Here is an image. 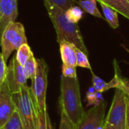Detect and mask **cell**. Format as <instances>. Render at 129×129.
<instances>
[{"mask_svg": "<svg viewBox=\"0 0 129 129\" xmlns=\"http://www.w3.org/2000/svg\"><path fill=\"white\" fill-rule=\"evenodd\" d=\"M44 4L56 31L57 42L65 41L72 43L88 55V51L78 24L69 22L65 16V11L61 8L45 2Z\"/></svg>", "mask_w": 129, "mask_h": 129, "instance_id": "6da1fadb", "label": "cell"}, {"mask_svg": "<svg viewBox=\"0 0 129 129\" xmlns=\"http://www.w3.org/2000/svg\"><path fill=\"white\" fill-rule=\"evenodd\" d=\"M60 107L75 126L84 116L85 112L82 104L77 78H65L61 76Z\"/></svg>", "mask_w": 129, "mask_h": 129, "instance_id": "7a4b0ae2", "label": "cell"}, {"mask_svg": "<svg viewBox=\"0 0 129 129\" xmlns=\"http://www.w3.org/2000/svg\"><path fill=\"white\" fill-rule=\"evenodd\" d=\"M12 99L23 129H37V115L30 88L23 86L19 92L12 94Z\"/></svg>", "mask_w": 129, "mask_h": 129, "instance_id": "3957f363", "label": "cell"}, {"mask_svg": "<svg viewBox=\"0 0 129 129\" xmlns=\"http://www.w3.org/2000/svg\"><path fill=\"white\" fill-rule=\"evenodd\" d=\"M37 60V70L34 79L32 80L30 92L35 107L42 113L47 111L46 91L48 85V66L44 59Z\"/></svg>", "mask_w": 129, "mask_h": 129, "instance_id": "277c9868", "label": "cell"}, {"mask_svg": "<svg viewBox=\"0 0 129 129\" xmlns=\"http://www.w3.org/2000/svg\"><path fill=\"white\" fill-rule=\"evenodd\" d=\"M27 43L25 29L19 22L11 23L0 36V45L2 54L5 62L8 60L11 53L17 50L22 45Z\"/></svg>", "mask_w": 129, "mask_h": 129, "instance_id": "5b68a950", "label": "cell"}, {"mask_svg": "<svg viewBox=\"0 0 129 129\" xmlns=\"http://www.w3.org/2000/svg\"><path fill=\"white\" fill-rule=\"evenodd\" d=\"M104 121L115 129H126V104L125 93L116 88L113 102Z\"/></svg>", "mask_w": 129, "mask_h": 129, "instance_id": "8992f818", "label": "cell"}, {"mask_svg": "<svg viewBox=\"0 0 129 129\" xmlns=\"http://www.w3.org/2000/svg\"><path fill=\"white\" fill-rule=\"evenodd\" d=\"M26 82L27 78L24 73L23 67L14 56L8 66L5 79V82L11 94L19 92L23 86L26 85Z\"/></svg>", "mask_w": 129, "mask_h": 129, "instance_id": "52a82bcc", "label": "cell"}, {"mask_svg": "<svg viewBox=\"0 0 129 129\" xmlns=\"http://www.w3.org/2000/svg\"><path fill=\"white\" fill-rule=\"evenodd\" d=\"M107 102L104 101L98 105L93 106L75 126V129H98L104 122Z\"/></svg>", "mask_w": 129, "mask_h": 129, "instance_id": "ba28073f", "label": "cell"}, {"mask_svg": "<svg viewBox=\"0 0 129 129\" xmlns=\"http://www.w3.org/2000/svg\"><path fill=\"white\" fill-rule=\"evenodd\" d=\"M15 110L12 94L5 82L0 85V129L4 127Z\"/></svg>", "mask_w": 129, "mask_h": 129, "instance_id": "9c48e42d", "label": "cell"}, {"mask_svg": "<svg viewBox=\"0 0 129 129\" xmlns=\"http://www.w3.org/2000/svg\"><path fill=\"white\" fill-rule=\"evenodd\" d=\"M0 36L11 23L17 17V0H0Z\"/></svg>", "mask_w": 129, "mask_h": 129, "instance_id": "30bf717a", "label": "cell"}, {"mask_svg": "<svg viewBox=\"0 0 129 129\" xmlns=\"http://www.w3.org/2000/svg\"><path fill=\"white\" fill-rule=\"evenodd\" d=\"M113 66H114L115 75H114V77L109 82H106L101 78L97 76L93 72H91V73H92V84H93V87L96 91L100 92V93H103L106 91H108L110 88H118V86L119 85L120 79L122 76L121 74L119 67V64H118L116 60H113Z\"/></svg>", "mask_w": 129, "mask_h": 129, "instance_id": "8fae6325", "label": "cell"}, {"mask_svg": "<svg viewBox=\"0 0 129 129\" xmlns=\"http://www.w3.org/2000/svg\"><path fill=\"white\" fill-rule=\"evenodd\" d=\"M60 45V53L63 64L76 67V47L68 42H61Z\"/></svg>", "mask_w": 129, "mask_h": 129, "instance_id": "7c38bea8", "label": "cell"}, {"mask_svg": "<svg viewBox=\"0 0 129 129\" xmlns=\"http://www.w3.org/2000/svg\"><path fill=\"white\" fill-rule=\"evenodd\" d=\"M116 10L119 14L129 20V2L127 0H97Z\"/></svg>", "mask_w": 129, "mask_h": 129, "instance_id": "4fadbf2b", "label": "cell"}, {"mask_svg": "<svg viewBox=\"0 0 129 129\" xmlns=\"http://www.w3.org/2000/svg\"><path fill=\"white\" fill-rule=\"evenodd\" d=\"M102 10L103 13L104 14V20H107V22L109 23L110 26L112 29H117L119 26V17H118V12L112 8L111 7L107 5L106 4L103 2H99Z\"/></svg>", "mask_w": 129, "mask_h": 129, "instance_id": "5bb4252c", "label": "cell"}, {"mask_svg": "<svg viewBox=\"0 0 129 129\" xmlns=\"http://www.w3.org/2000/svg\"><path fill=\"white\" fill-rule=\"evenodd\" d=\"M77 4L84 11L95 17L104 19L99 9L98 8L97 0H77Z\"/></svg>", "mask_w": 129, "mask_h": 129, "instance_id": "9a60e30c", "label": "cell"}, {"mask_svg": "<svg viewBox=\"0 0 129 129\" xmlns=\"http://www.w3.org/2000/svg\"><path fill=\"white\" fill-rule=\"evenodd\" d=\"M83 10L76 5L72 6L65 11V16L67 20L72 23H78L83 17Z\"/></svg>", "mask_w": 129, "mask_h": 129, "instance_id": "2e32d148", "label": "cell"}, {"mask_svg": "<svg viewBox=\"0 0 129 129\" xmlns=\"http://www.w3.org/2000/svg\"><path fill=\"white\" fill-rule=\"evenodd\" d=\"M23 67L27 79H30L31 80H33L36 76L37 70V60L35 58L33 54H32L29 57Z\"/></svg>", "mask_w": 129, "mask_h": 129, "instance_id": "e0dca14e", "label": "cell"}, {"mask_svg": "<svg viewBox=\"0 0 129 129\" xmlns=\"http://www.w3.org/2000/svg\"><path fill=\"white\" fill-rule=\"evenodd\" d=\"M33 54L30 47L29 46V45L27 43L22 45L17 50V53L14 55L17 60L18 61V63L23 67V65L25 64V63L26 62V60L29 59V57Z\"/></svg>", "mask_w": 129, "mask_h": 129, "instance_id": "ac0fdd59", "label": "cell"}, {"mask_svg": "<svg viewBox=\"0 0 129 129\" xmlns=\"http://www.w3.org/2000/svg\"><path fill=\"white\" fill-rule=\"evenodd\" d=\"M119 89H121L125 95V104H126V126L125 128L129 129V79L123 77Z\"/></svg>", "mask_w": 129, "mask_h": 129, "instance_id": "d6986e66", "label": "cell"}, {"mask_svg": "<svg viewBox=\"0 0 129 129\" xmlns=\"http://www.w3.org/2000/svg\"><path fill=\"white\" fill-rule=\"evenodd\" d=\"M2 129H23L20 116L15 110Z\"/></svg>", "mask_w": 129, "mask_h": 129, "instance_id": "ffe728a7", "label": "cell"}, {"mask_svg": "<svg viewBox=\"0 0 129 129\" xmlns=\"http://www.w3.org/2000/svg\"><path fill=\"white\" fill-rule=\"evenodd\" d=\"M76 67H80L82 68L88 69L92 72L91 64L89 63L88 55L85 54L81 50L76 48Z\"/></svg>", "mask_w": 129, "mask_h": 129, "instance_id": "44dd1931", "label": "cell"}, {"mask_svg": "<svg viewBox=\"0 0 129 129\" xmlns=\"http://www.w3.org/2000/svg\"><path fill=\"white\" fill-rule=\"evenodd\" d=\"M44 2L55 5L64 11L72 6H74L77 4V0H43Z\"/></svg>", "mask_w": 129, "mask_h": 129, "instance_id": "7402d4cb", "label": "cell"}, {"mask_svg": "<svg viewBox=\"0 0 129 129\" xmlns=\"http://www.w3.org/2000/svg\"><path fill=\"white\" fill-rule=\"evenodd\" d=\"M86 98H87V101H88V105L87 106H91V105L96 106V105H98L99 104L101 103L98 100V98H97V91H95V89L94 88L93 86L89 88L88 91H87Z\"/></svg>", "mask_w": 129, "mask_h": 129, "instance_id": "603a6c76", "label": "cell"}, {"mask_svg": "<svg viewBox=\"0 0 129 129\" xmlns=\"http://www.w3.org/2000/svg\"><path fill=\"white\" fill-rule=\"evenodd\" d=\"M61 68H62V76L65 78H71V79L77 78L76 67H71V66H67L62 64Z\"/></svg>", "mask_w": 129, "mask_h": 129, "instance_id": "cb8c5ba5", "label": "cell"}, {"mask_svg": "<svg viewBox=\"0 0 129 129\" xmlns=\"http://www.w3.org/2000/svg\"><path fill=\"white\" fill-rule=\"evenodd\" d=\"M59 129H75V125L72 123L63 111L60 110V122Z\"/></svg>", "mask_w": 129, "mask_h": 129, "instance_id": "d4e9b609", "label": "cell"}, {"mask_svg": "<svg viewBox=\"0 0 129 129\" xmlns=\"http://www.w3.org/2000/svg\"><path fill=\"white\" fill-rule=\"evenodd\" d=\"M8 67L5 61L2 52H0V85H2L6 79Z\"/></svg>", "mask_w": 129, "mask_h": 129, "instance_id": "484cf974", "label": "cell"}, {"mask_svg": "<svg viewBox=\"0 0 129 129\" xmlns=\"http://www.w3.org/2000/svg\"><path fill=\"white\" fill-rule=\"evenodd\" d=\"M36 115H37V129H46V122H45V113L40 112L36 107Z\"/></svg>", "mask_w": 129, "mask_h": 129, "instance_id": "4316f807", "label": "cell"}, {"mask_svg": "<svg viewBox=\"0 0 129 129\" xmlns=\"http://www.w3.org/2000/svg\"><path fill=\"white\" fill-rule=\"evenodd\" d=\"M45 122H46V129H54L53 128V125L51 124V119H50L48 110L45 113Z\"/></svg>", "mask_w": 129, "mask_h": 129, "instance_id": "83f0119b", "label": "cell"}, {"mask_svg": "<svg viewBox=\"0 0 129 129\" xmlns=\"http://www.w3.org/2000/svg\"><path fill=\"white\" fill-rule=\"evenodd\" d=\"M104 129H115L111 125L107 123L105 121H104Z\"/></svg>", "mask_w": 129, "mask_h": 129, "instance_id": "f1b7e54d", "label": "cell"}, {"mask_svg": "<svg viewBox=\"0 0 129 129\" xmlns=\"http://www.w3.org/2000/svg\"><path fill=\"white\" fill-rule=\"evenodd\" d=\"M0 22H1V16H0Z\"/></svg>", "mask_w": 129, "mask_h": 129, "instance_id": "f546056e", "label": "cell"}, {"mask_svg": "<svg viewBox=\"0 0 129 129\" xmlns=\"http://www.w3.org/2000/svg\"><path fill=\"white\" fill-rule=\"evenodd\" d=\"M127 1H128V2H129V0H127Z\"/></svg>", "mask_w": 129, "mask_h": 129, "instance_id": "4dcf8cb0", "label": "cell"}]
</instances>
